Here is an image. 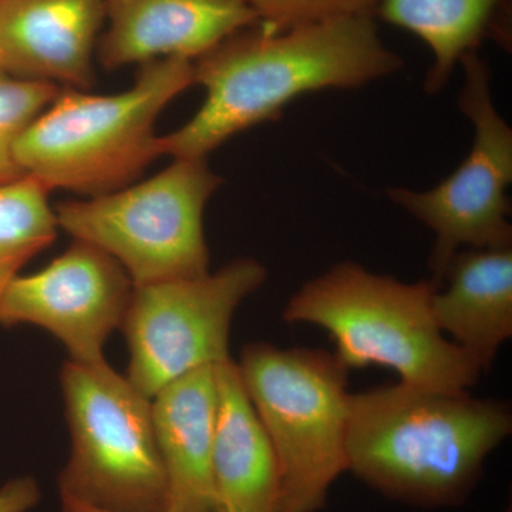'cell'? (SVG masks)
<instances>
[{
	"label": "cell",
	"instance_id": "1",
	"mask_svg": "<svg viewBox=\"0 0 512 512\" xmlns=\"http://www.w3.org/2000/svg\"><path fill=\"white\" fill-rule=\"evenodd\" d=\"M205 100L184 126L160 137L161 156L205 158L229 138L276 120L301 94L355 89L399 72L375 18H345L271 32L256 23L192 62Z\"/></svg>",
	"mask_w": 512,
	"mask_h": 512
},
{
	"label": "cell",
	"instance_id": "2",
	"mask_svg": "<svg viewBox=\"0 0 512 512\" xmlns=\"http://www.w3.org/2000/svg\"><path fill=\"white\" fill-rule=\"evenodd\" d=\"M504 403L402 383L349 394L348 470L394 500L460 504L510 436Z\"/></svg>",
	"mask_w": 512,
	"mask_h": 512
},
{
	"label": "cell",
	"instance_id": "3",
	"mask_svg": "<svg viewBox=\"0 0 512 512\" xmlns=\"http://www.w3.org/2000/svg\"><path fill=\"white\" fill-rule=\"evenodd\" d=\"M194 84L191 60L170 57L141 64L124 92L60 90L20 137L16 161L47 191L89 198L127 187L161 156L158 117Z\"/></svg>",
	"mask_w": 512,
	"mask_h": 512
},
{
	"label": "cell",
	"instance_id": "4",
	"mask_svg": "<svg viewBox=\"0 0 512 512\" xmlns=\"http://www.w3.org/2000/svg\"><path fill=\"white\" fill-rule=\"evenodd\" d=\"M436 289L431 281L404 284L342 262L303 285L284 318L328 330L336 359L348 370L389 367L410 386L467 392L483 370L437 326L431 312Z\"/></svg>",
	"mask_w": 512,
	"mask_h": 512
},
{
	"label": "cell",
	"instance_id": "5",
	"mask_svg": "<svg viewBox=\"0 0 512 512\" xmlns=\"http://www.w3.org/2000/svg\"><path fill=\"white\" fill-rule=\"evenodd\" d=\"M238 369L278 461V512H318L348 470V369L322 350L266 343L247 346Z\"/></svg>",
	"mask_w": 512,
	"mask_h": 512
},
{
	"label": "cell",
	"instance_id": "6",
	"mask_svg": "<svg viewBox=\"0 0 512 512\" xmlns=\"http://www.w3.org/2000/svg\"><path fill=\"white\" fill-rule=\"evenodd\" d=\"M70 456L60 497L109 512H165L168 485L151 399L107 362L64 363Z\"/></svg>",
	"mask_w": 512,
	"mask_h": 512
},
{
	"label": "cell",
	"instance_id": "7",
	"mask_svg": "<svg viewBox=\"0 0 512 512\" xmlns=\"http://www.w3.org/2000/svg\"><path fill=\"white\" fill-rule=\"evenodd\" d=\"M222 178L205 158H178L140 183L60 202L57 227L116 259L134 286L208 274L204 210Z\"/></svg>",
	"mask_w": 512,
	"mask_h": 512
},
{
	"label": "cell",
	"instance_id": "8",
	"mask_svg": "<svg viewBox=\"0 0 512 512\" xmlns=\"http://www.w3.org/2000/svg\"><path fill=\"white\" fill-rule=\"evenodd\" d=\"M265 279L264 265L242 258L214 274L134 286L121 325L127 379L153 399L192 370L227 362L234 313Z\"/></svg>",
	"mask_w": 512,
	"mask_h": 512
},
{
	"label": "cell",
	"instance_id": "9",
	"mask_svg": "<svg viewBox=\"0 0 512 512\" xmlns=\"http://www.w3.org/2000/svg\"><path fill=\"white\" fill-rule=\"evenodd\" d=\"M466 80L460 110L474 127L470 154L450 177L427 191L390 188L400 205L436 235L430 255L431 282L440 288L451 258L460 247L511 248L507 188L512 181V130L490 92V69L477 52L460 60Z\"/></svg>",
	"mask_w": 512,
	"mask_h": 512
},
{
	"label": "cell",
	"instance_id": "10",
	"mask_svg": "<svg viewBox=\"0 0 512 512\" xmlns=\"http://www.w3.org/2000/svg\"><path fill=\"white\" fill-rule=\"evenodd\" d=\"M134 284L106 252L74 239L52 264L19 275L0 305V325L52 333L77 363L106 362L104 346L121 329Z\"/></svg>",
	"mask_w": 512,
	"mask_h": 512
},
{
	"label": "cell",
	"instance_id": "11",
	"mask_svg": "<svg viewBox=\"0 0 512 512\" xmlns=\"http://www.w3.org/2000/svg\"><path fill=\"white\" fill-rule=\"evenodd\" d=\"M104 8L97 53L107 70L170 57L194 62L258 23L249 0H104Z\"/></svg>",
	"mask_w": 512,
	"mask_h": 512
},
{
	"label": "cell",
	"instance_id": "12",
	"mask_svg": "<svg viewBox=\"0 0 512 512\" xmlns=\"http://www.w3.org/2000/svg\"><path fill=\"white\" fill-rule=\"evenodd\" d=\"M104 0H0V70L89 90Z\"/></svg>",
	"mask_w": 512,
	"mask_h": 512
},
{
	"label": "cell",
	"instance_id": "13",
	"mask_svg": "<svg viewBox=\"0 0 512 512\" xmlns=\"http://www.w3.org/2000/svg\"><path fill=\"white\" fill-rule=\"evenodd\" d=\"M168 485V512H220L212 480L217 366L192 370L151 399Z\"/></svg>",
	"mask_w": 512,
	"mask_h": 512
},
{
	"label": "cell",
	"instance_id": "14",
	"mask_svg": "<svg viewBox=\"0 0 512 512\" xmlns=\"http://www.w3.org/2000/svg\"><path fill=\"white\" fill-rule=\"evenodd\" d=\"M431 296V312L441 332L481 367L493 366L512 335V248L458 251Z\"/></svg>",
	"mask_w": 512,
	"mask_h": 512
},
{
	"label": "cell",
	"instance_id": "15",
	"mask_svg": "<svg viewBox=\"0 0 512 512\" xmlns=\"http://www.w3.org/2000/svg\"><path fill=\"white\" fill-rule=\"evenodd\" d=\"M217 380L212 480L218 511L278 512V461L237 363L217 365Z\"/></svg>",
	"mask_w": 512,
	"mask_h": 512
},
{
	"label": "cell",
	"instance_id": "16",
	"mask_svg": "<svg viewBox=\"0 0 512 512\" xmlns=\"http://www.w3.org/2000/svg\"><path fill=\"white\" fill-rule=\"evenodd\" d=\"M505 5L507 0H382L376 16L429 46L434 62L426 92L439 93L460 60L498 32Z\"/></svg>",
	"mask_w": 512,
	"mask_h": 512
},
{
	"label": "cell",
	"instance_id": "17",
	"mask_svg": "<svg viewBox=\"0 0 512 512\" xmlns=\"http://www.w3.org/2000/svg\"><path fill=\"white\" fill-rule=\"evenodd\" d=\"M49 194L29 175L0 185V305L23 266L55 241L59 227Z\"/></svg>",
	"mask_w": 512,
	"mask_h": 512
},
{
	"label": "cell",
	"instance_id": "18",
	"mask_svg": "<svg viewBox=\"0 0 512 512\" xmlns=\"http://www.w3.org/2000/svg\"><path fill=\"white\" fill-rule=\"evenodd\" d=\"M60 90L56 84L19 79L0 70V185L25 177L16 161V146Z\"/></svg>",
	"mask_w": 512,
	"mask_h": 512
},
{
	"label": "cell",
	"instance_id": "19",
	"mask_svg": "<svg viewBox=\"0 0 512 512\" xmlns=\"http://www.w3.org/2000/svg\"><path fill=\"white\" fill-rule=\"evenodd\" d=\"M258 25L271 32L345 18H375L382 0H249Z\"/></svg>",
	"mask_w": 512,
	"mask_h": 512
},
{
	"label": "cell",
	"instance_id": "20",
	"mask_svg": "<svg viewBox=\"0 0 512 512\" xmlns=\"http://www.w3.org/2000/svg\"><path fill=\"white\" fill-rule=\"evenodd\" d=\"M39 500L35 481L20 478L0 490V512H26Z\"/></svg>",
	"mask_w": 512,
	"mask_h": 512
},
{
	"label": "cell",
	"instance_id": "21",
	"mask_svg": "<svg viewBox=\"0 0 512 512\" xmlns=\"http://www.w3.org/2000/svg\"><path fill=\"white\" fill-rule=\"evenodd\" d=\"M60 503H62V512H109L90 507V505L77 503V501L70 500V498L60 497Z\"/></svg>",
	"mask_w": 512,
	"mask_h": 512
}]
</instances>
